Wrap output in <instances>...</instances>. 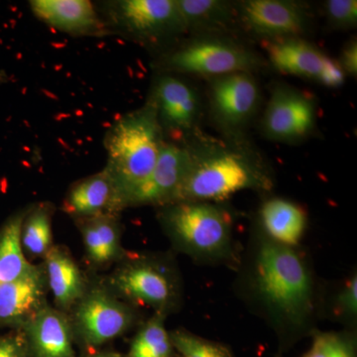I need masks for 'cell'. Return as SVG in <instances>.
Segmentation results:
<instances>
[{"label":"cell","instance_id":"7a4b0ae2","mask_svg":"<svg viewBox=\"0 0 357 357\" xmlns=\"http://www.w3.org/2000/svg\"><path fill=\"white\" fill-rule=\"evenodd\" d=\"M160 220L176 248L195 262L236 271L243 246L237 241L227 206L213 202H176L163 206Z\"/></svg>","mask_w":357,"mask_h":357},{"label":"cell","instance_id":"4dcf8cb0","mask_svg":"<svg viewBox=\"0 0 357 357\" xmlns=\"http://www.w3.org/2000/svg\"><path fill=\"white\" fill-rule=\"evenodd\" d=\"M340 67L344 70L345 74L356 77L357 75V43L356 40H351L345 45L344 50L340 55Z\"/></svg>","mask_w":357,"mask_h":357},{"label":"cell","instance_id":"6da1fadb","mask_svg":"<svg viewBox=\"0 0 357 357\" xmlns=\"http://www.w3.org/2000/svg\"><path fill=\"white\" fill-rule=\"evenodd\" d=\"M236 273L234 293L273 331L281 352L318 330L326 284L302 249L274 243L253 227Z\"/></svg>","mask_w":357,"mask_h":357},{"label":"cell","instance_id":"52a82bcc","mask_svg":"<svg viewBox=\"0 0 357 357\" xmlns=\"http://www.w3.org/2000/svg\"><path fill=\"white\" fill-rule=\"evenodd\" d=\"M115 287L122 295L140 305H147L166 314L177 307L180 284L172 268L150 259L130 263L115 276Z\"/></svg>","mask_w":357,"mask_h":357},{"label":"cell","instance_id":"4fadbf2b","mask_svg":"<svg viewBox=\"0 0 357 357\" xmlns=\"http://www.w3.org/2000/svg\"><path fill=\"white\" fill-rule=\"evenodd\" d=\"M133 312L102 291L89 294L79 305L77 324L84 340L100 345L114 340L132 325Z\"/></svg>","mask_w":357,"mask_h":357},{"label":"cell","instance_id":"d6a6232c","mask_svg":"<svg viewBox=\"0 0 357 357\" xmlns=\"http://www.w3.org/2000/svg\"><path fill=\"white\" fill-rule=\"evenodd\" d=\"M89 357H121V356H119V354H114V352H107V354H98Z\"/></svg>","mask_w":357,"mask_h":357},{"label":"cell","instance_id":"277c9868","mask_svg":"<svg viewBox=\"0 0 357 357\" xmlns=\"http://www.w3.org/2000/svg\"><path fill=\"white\" fill-rule=\"evenodd\" d=\"M153 103L122 117L105 139L107 166L105 172L114 185L117 206L153 170L165 143Z\"/></svg>","mask_w":357,"mask_h":357},{"label":"cell","instance_id":"5b68a950","mask_svg":"<svg viewBox=\"0 0 357 357\" xmlns=\"http://www.w3.org/2000/svg\"><path fill=\"white\" fill-rule=\"evenodd\" d=\"M169 70L199 76L220 77L232 73L252 74L262 59L248 47L223 37H201L173 52L166 60Z\"/></svg>","mask_w":357,"mask_h":357},{"label":"cell","instance_id":"8fae6325","mask_svg":"<svg viewBox=\"0 0 357 357\" xmlns=\"http://www.w3.org/2000/svg\"><path fill=\"white\" fill-rule=\"evenodd\" d=\"M191 164L188 147L164 144L153 170L126 199L124 206H166L175 201Z\"/></svg>","mask_w":357,"mask_h":357},{"label":"cell","instance_id":"e0dca14e","mask_svg":"<svg viewBox=\"0 0 357 357\" xmlns=\"http://www.w3.org/2000/svg\"><path fill=\"white\" fill-rule=\"evenodd\" d=\"M30 3L37 17L58 29L84 34L100 28L93 4L86 0H35Z\"/></svg>","mask_w":357,"mask_h":357},{"label":"cell","instance_id":"f1b7e54d","mask_svg":"<svg viewBox=\"0 0 357 357\" xmlns=\"http://www.w3.org/2000/svg\"><path fill=\"white\" fill-rule=\"evenodd\" d=\"M95 225L107 261L112 260L119 252V237L114 223L107 218H98L93 222Z\"/></svg>","mask_w":357,"mask_h":357},{"label":"cell","instance_id":"3957f363","mask_svg":"<svg viewBox=\"0 0 357 357\" xmlns=\"http://www.w3.org/2000/svg\"><path fill=\"white\" fill-rule=\"evenodd\" d=\"M188 149L191 164L173 203H220L245 190L264 194L273 190V177L266 166L241 148L201 143Z\"/></svg>","mask_w":357,"mask_h":357},{"label":"cell","instance_id":"d6986e66","mask_svg":"<svg viewBox=\"0 0 357 357\" xmlns=\"http://www.w3.org/2000/svg\"><path fill=\"white\" fill-rule=\"evenodd\" d=\"M188 30L218 32L231 23L236 14L234 4L222 0H176Z\"/></svg>","mask_w":357,"mask_h":357},{"label":"cell","instance_id":"9c48e42d","mask_svg":"<svg viewBox=\"0 0 357 357\" xmlns=\"http://www.w3.org/2000/svg\"><path fill=\"white\" fill-rule=\"evenodd\" d=\"M267 54L275 69L285 74L304 77L326 88L337 89L344 84L347 74L340 63L306 40L270 41Z\"/></svg>","mask_w":357,"mask_h":357},{"label":"cell","instance_id":"2e32d148","mask_svg":"<svg viewBox=\"0 0 357 357\" xmlns=\"http://www.w3.org/2000/svg\"><path fill=\"white\" fill-rule=\"evenodd\" d=\"M30 342L35 357H75L69 325L54 310H39L30 319Z\"/></svg>","mask_w":357,"mask_h":357},{"label":"cell","instance_id":"484cf974","mask_svg":"<svg viewBox=\"0 0 357 357\" xmlns=\"http://www.w3.org/2000/svg\"><path fill=\"white\" fill-rule=\"evenodd\" d=\"M174 349L182 357H234L227 345L195 335L189 331L170 333Z\"/></svg>","mask_w":357,"mask_h":357},{"label":"cell","instance_id":"7402d4cb","mask_svg":"<svg viewBox=\"0 0 357 357\" xmlns=\"http://www.w3.org/2000/svg\"><path fill=\"white\" fill-rule=\"evenodd\" d=\"M22 227L23 217L16 215L6 222L0 234V283L16 280L35 269L23 255Z\"/></svg>","mask_w":357,"mask_h":357},{"label":"cell","instance_id":"44dd1931","mask_svg":"<svg viewBox=\"0 0 357 357\" xmlns=\"http://www.w3.org/2000/svg\"><path fill=\"white\" fill-rule=\"evenodd\" d=\"M46 268L52 292L59 304L69 306L81 297L84 288L81 272L67 253L59 248L49 249Z\"/></svg>","mask_w":357,"mask_h":357},{"label":"cell","instance_id":"9a60e30c","mask_svg":"<svg viewBox=\"0 0 357 357\" xmlns=\"http://www.w3.org/2000/svg\"><path fill=\"white\" fill-rule=\"evenodd\" d=\"M253 227L274 243L300 248L306 234L307 213L291 199L270 197L258 208Z\"/></svg>","mask_w":357,"mask_h":357},{"label":"cell","instance_id":"ba28073f","mask_svg":"<svg viewBox=\"0 0 357 357\" xmlns=\"http://www.w3.org/2000/svg\"><path fill=\"white\" fill-rule=\"evenodd\" d=\"M260 100L259 86L250 73H232L211 79V117L229 135L243 131L257 112Z\"/></svg>","mask_w":357,"mask_h":357},{"label":"cell","instance_id":"1f68e13d","mask_svg":"<svg viewBox=\"0 0 357 357\" xmlns=\"http://www.w3.org/2000/svg\"><path fill=\"white\" fill-rule=\"evenodd\" d=\"M0 357H26L24 344L18 337L0 338Z\"/></svg>","mask_w":357,"mask_h":357},{"label":"cell","instance_id":"603a6c76","mask_svg":"<svg viewBox=\"0 0 357 357\" xmlns=\"http://www.w3.org/2000/svg\"><path fill=\"white\" fill-rule=\"evenodd\" d=\"M323 318L342 324L344 330L356 332L357 273L352 272L347 279L333 287L325 285L323 297Z\"/></svg>","mask_w":357,"mask_h":357},{"label":"cell","instance_id":"7c38bea8","mask_svg":"<svg viewBox=\"0 0 357 357\" xmlns=\"http://www.w3.org/2000/svg\"><path fill=\"white\" fill-rule=\"evenodd\" d=\"M119 23L135 36L160 40L187 31L176 0H124L115 6Z\"/></svg>","mask_w":357,"mask_h":357},{"label":"cell","instance_id":"836d02e7","mask_svg":"<svg viewBox=\"0 0 357 357\" xmlns=\"http://www.w3.org/2000/svg\"><path fill=\"white\" fill-rule=\"evenodd\" d=\"M170 357H173V356H170Z\"/></svg>","mask_w":357,"mask_h":357},{"label":"cell","instance_id":"83f0119b","mask_svg":"<svg viewBox=\"0 0 357 357\" xmlns=\"http://www.w3.org/2000/svg\"><path fill=\"white\" fill-rule=\"evenodd\" d=\"M325 13L328 24L335 29L347 30L356 27V0H328Z\"/></svg>","mask_w":357,"mask_h":357},{"label":"cell","instance_id":"5bb4252c","mask_svg":"<svg viewBox=\"0 0 357 357\" xmlns=\"http://www.w3.org/2000/svg\"><path fill=\"white\" fill-rule=\"evenodd\" d=\"M162 129L185 133L195 128L199 115L198 93L175 77H162L152 100Z\"/></svg>","mask_w":357,"mask_h":357},{"label":"cell","instance_id":"30bf717a","mask_svg":"<svg viewBox=\"0 0 357 357\" xmlns=\"http://www.w3.org/2000/svg\"><path fill=\"white\" fill-rule=\"evenodd\" d=\"M237 15L257 36L275 41L301 38L309 27V15L298 2L285 0H246L236 4Z\"/></svg>","mask_w":357,"mask_h":357},{"label":"cell","instance_id":"cb8c5ba5","mask_svg":"<svg viewBox=\"0 0 357 357\" xmlns=\"http://www.w3.org/2000/svg\"><path fill=\"white\" fill-rule=\"evenodd\" d=\"M173 349L165 328V314L157 312L134 337L128 357H170Z\"/></svg>","mask_w":357,"mask_h":357},{"label":"cell","instance_id":"f546056e","mask_svg":"<svg viewBox=\"0 0 357 357\" xmlns=\"http://www.w3.org/2000/svg\"><path fill=\"white\" fill-rule=\"evenodd\" d=\"M84 241L86 245V252L91 260L96 263L107 262L103 251L102 243L98 237L95 225L93 222L89 223L84 229Z\"/></svg>","mask_w":357,"mask_h":357},{"label":"cell","instance_id":"8992f818","mask_svg":"<svg viewBox=\"0 0 357 357\" xmlns=\"http://www.w3.org/2000/svg\"><path fill=\"white\" fill-rule=\"evenodd\" d=\"M317 115L314 98L292 86L278 84L272 89L263 114L262 133L277 142L298 143L311 135Z\"/></svg>","mask_w":357,"mask_h":357},{"label":"cell","instance_id":"d4e9b609","mask_svg":"<svg viewBox=\"0 0 357 357\" xmlns=\"http://www.w3.org/2000/svg\"><path fill=\"white\" fill-rule=\"evenodd\" d=\"M312 345L303 357H357L356 332H321L312 335Z\"/></svg>","mask_w":357,"mask_h":357},{"label":"cell","instance_id":"4316f807","mask_svg":"<svg viewBox=\"0 0 357 357\" xmlns=\"http://www.w3.org/2000/svg\"><path fill=\"white\" fill-rule=\"evenodd\" d=\"M21 243L33 255L48 252L52 243L50 218L46 211H33L28 217L21 232Z\"/></svg>","mask_w":357,"mask_h":357},{"label":"cell","instance_id":"ac0fdd59","mask_svg":"<svg viewBox=\"0 0 357 357\" xmlns=\"http://www.w3.org/2000/svg\"><path fill=\"white\" fill-rule=\"evenodd\" d=\"M43 295L41 275L35 268L20 279L0 283V321L11 323L39 311Z\"/></svg>","mask_w":357,"mask_h":357},{"label":"cell","instance_id":"ffe728a7","mask_svg":"<svg viewBox=\"0 0 357 357\" xmlns=\"http://www.w3.org/2000/svg\"><path fill=\"white\" fill-rule=\"evenodd\" d=\"M112 206L119 208L114 185L105 172L79 183L66 201V210L82 215H96Z\"/></svg>","mask_w":357,"mask_h":357}]
</instances>
